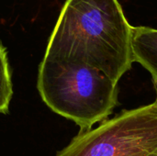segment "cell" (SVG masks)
I'll use <instances>...</instances> for the list:
<instances>
[{
  "label": "cell",
  "mask_w": 157,
  "mask_h": 156,
  "mask_svg": "<svg viewBox=\"0 0 157 156\" xmlns=\"http://www.w3.org/2000/svg\"><path fill=\"white\" fill-rule=\"evenodd\" d=\"M155 86V90H156V99H155V103L157 104V85L156 86Z\"/></svg>",
  "instance_id": "6"
},
{
  "label": "cell",
  "mask_w": 157,
  "mask_h": 156,
  "mask_svg": "<svg viewBox=\"0 0 157 156\" xmlns=\"http://www.w3.org/2000/svg\"><path fill=\"white\" fill-rule=\"evenodd\" d=\"M13 96L11 73L7 52L0 41V114H6Z\"/></svg>",
  "instance_id": "5"
},
{
  "label": "cell",
  "mask_w": 157,
  "mask_h": 156,
  "mask_svg": "<svg viewBox=\"0 0 157 156\" xmlns=\"http://www.w3.org/2000/svg\"><path fill=\"white\" fill-rule=\"evenodd\" d=\"M56 156H157V104L123 110L80 131Z\"/></svg>",
  "instance_id": "3"
},
{
  "label": "cell",
  "mask_w": 157,
  "mask_h": 156,
  "mask_svg": "<svg viewBox=\"0 0 157 156\" xmlns=\"http://www.w3.org/2000/svg\"><path fill=\"white\" fill-rule=\"evenodd\" d=\"M132 50L134 62L139 63L152 75L157 85V29L133 27L132 33Z\"/></svg>",
  "instance_id": "4"
},
{
  "label": "cell",
  "mask_w": 157,
  "mask_h": 156,
  "mask_svg": "<svg viewBox=\"0 0 157 156\" xmlns=\"http://www.w3.org/2000/svg\"><path fill=\"white\" fill-rule=\"evenodd\" d=\"M132 28L118 0H66L44 57L85 63L119 82L134 63Z\"/></svg>",
  "instance_id": "1"
},
{
  "label": "cell",
  "mask_w": 157,
  "mask_h": 156,
  "mask_svg": "<svg viewBox=\"0 0 157 156\" xmlns=\"http://www.w3.org/2000/svg\"><path fill=\"white\" fill-rule=\"evenodd\" d=\"M37 87L55 113L86 131L107 120L118 105V82L85 63L43 57Z\"/></svg>",
  "instance_id": "2"
}]
</instances>
